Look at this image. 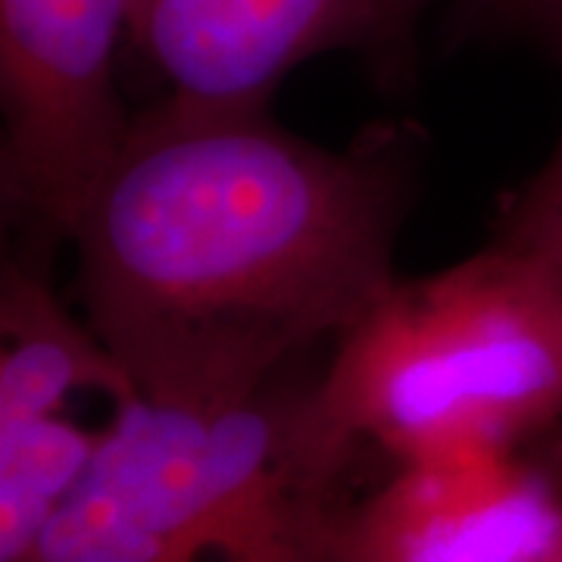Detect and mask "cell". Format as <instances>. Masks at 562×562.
Wrapping results in <instances>:
<instances>
[{
  "mask_svg": "<svg viewBox=\"0 0 562 562\" xmlns=\"http://www.w3.org/2000/svg\"><path fill=\"white\" fill-rule=\"evenodd\" d=\"M384 138L331 150L266 116L162 101L81 206L85 316L150 397H225L382 301L406 213Z\"/></svg>",
  "mask_w": 562,
  "mask_h": 562,
  "instance_id": "cell-1",
  "label": "cell"
},
{
  "mask_svg": "<svg viewBox=\"0 0 562 562\" xmlns=\"http://www.w3.org/2000/svg\"><path fill=\"white\" fill-rule=\"evenodd\" d=\"M362 443L288 382L113 403L91 469L32 562H328Z\"/></svg>",
  "mask_w": 562,
  "mask_h": 562,
  "instance_id": "cell-2",
  "label": "cell"
},
{
  "mask_svg": "<svg viewBox=\"0 0 562 562\" xmlns=\"http://www.w3.org/2000/svg\"><path fill=\"white\" fill-rule=\"evenodd\" d=\"M316 382L331 419L394 465L535 447L562 425V279L509 238L397 279Z\"/></svg>",
  "mask_w": 562,
  "mask_h": 562,
  "instance_id": "cell-3",
  "label": "cell"
},
{
  "mask_svg": "<svg viewBox=\"0 0 562 562\" xmlns=\"http://www.w3.org/2000/svg\"><path fill=\"white\" fill-rule=\"evenodd\" d=\"M132 0H0V179L7 203L69 238L128 135L116 50Z\"/></svg>",
  "mask_w": 562,
  "mask_h": 562,
  "instance_id": "cell-4",
  "label": "cell"
},
{
  "mask_svg": "<svg viewBox=\"0 0 562 562\" xmlns=\"http://www.w3.org/2000/svg\"><path fill=\"white\" fill-rule=\"evenodd\" d=\"M562 460L525 450L394 465L347 497L328 562H557Z\"/></svg>",
  "mask_w": 562,
  "mask_h": 562,
  "instance_id": "cell-5",
  "label": "cell"
},
{
  "mask_svg": "<svg viewBox=\"0 0 562 562\" xmlns=\"http://www.w3.org/2000/svg\"><path fill=\"white\" fill-rule=\"evenodd\" d=\"M409 20L403 0H132L128 38L169 85L166 101L254 113L301 63Z\"/></svg>",
  "mask_w": 562,
  "mask_h": 562,
  "instance_id": "cell-6",
  "label": "cell"
},
{
  "mask_svg": "<svg viewBox=\"0 0 562 562\" xmlns=\"http://www.w3.org/2000/svg\"><path fill=\"white\" fill-rule=\"evenodd\" d=\"M0 425L66 413L79 394L120 403L135 394L94 325L69 313L47 279L20 262L0 281Z\"/></svg>",
  "mask_w": 562,
  "mask_h": 562,
  "instance_id": "cell-7",
  "label": "cell"
},
{
  "mask_svg": "<svg viewBox=\"0 0 562 562\" xmlns=\"http://www.w3.org/2000/svg\"><path fill=\"white\" fill-rule=\"evenodd\" d=\"M101 428L66 413L0 425V562H32L44 531L91 469Z\"/></svg>",
  "mask_w": 562,
  "mask_h": 562,
  "instance_id": "cell-8",
  "label": "cell"
},
{
  "mask_svg": "<svg viewBox=\"0 0 562 562\" xmlns=\"http://www.w3.org/2000/svg\"><path fill=\"white\" fill-rule=\"evenodd\" d=\"M550 210H562V132L547 162L528 179V184L513 198V203L503 210V216H538V213H550Z\"/></svg>",
  "mask_w": 562,
  "mask_h": 562,
  "instance_id": "cell-9",
  "label": "cell"
},
{
  "mask_svg": "<svg viewBox=\"0 0 562 562\" xmlns=\"http://www.w3.org/2000/svg\"><path fill=\"white\" fill-rule=\"evenodd\" d=\"M501 238L541 250L562 279V210H550L538 216H503Z\"/></svg>",
  "mask_w": 562,
  "mask_h": 562,
  "instance_id": "cell-10",
  "label": "cell"
},
{
  "mask_svg": "<svg viewBox=\"0 0 562 562\" xmlns=\"http://www.w3.org/2000/svg\"><path fill=\"white\" fill-rule=\"evenodd\" d=\"M487 3H494L503 13L541 29L557 44L562 41V0H487Z\"/></svg>",
  "mask_w": 562,
  "mask_h": 562,
  "instance_id": "cell-11",
  "label": "cell"
},
{
  "mask_svg": "<svg viewBox=\"0 0 562 562\" xmlns=\"http://www.w3.org/2000/svg\"><path fill=\"white\" fill-rule=\"evenodd\" d=\"M403 3H406V10H409V13L416 16V10H419V7H422V3H425V0H403Z\"/></svg>",
  "mask_w": 562,
  "mask_h": 562,
  "instance_id": "cell-12",
  "label": "cell"
},
{
  "mask_svg": "<svg viewBox=\"0 0 562 562\" xmlns=\"http://www.w3.org/2000/svg\"><path fill=\"white\" fill-rule=\"evenodd\" d=\"M557 562H562V557H560V560H557Z\"/></svg>",
  "mask_w": 562,
  "mask_h": 562,
  "instance_id": "cell-13",
  "label": "cell"
}]
</instances>
